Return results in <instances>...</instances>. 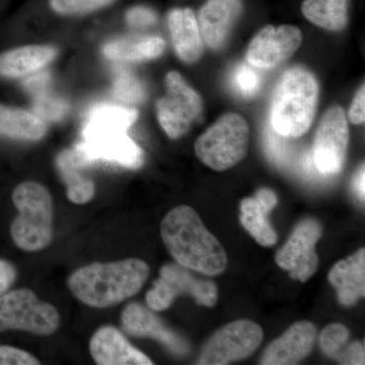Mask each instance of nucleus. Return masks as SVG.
<instances>
[{"label": "nucleus", "instance_id": "nucleus-1", "mask_svg": "<svg viewBox=\"0 0 365 365\" xmlns=\"http://www.w3.org/2000/svg\"><path fill=\"white\" fill-rule=\"evenodd\" d=\"M160 235L168 251L182 267L208 276L218 275L227 268L222 244L190 206L172 209L163 220Z\"/></svg>", "mask_w": 365, "mask_h": 365}, {"label": "nucleus", "instance_id": "nucleus-2", "mask_svg": "<svg viewBox=\"0 0 365 365\" xmlns=\"http://www.w3.org/2000/svg\"><path fill=\"white\" fill-rule=\"evenodd\" d=\"M148 276L150 267L140 259L95 262L73 271L67 279V287L83 304L105 309L138 294Z\"/></svg>", "mask_w": 365, "mask_h": 365}, {"label": "nucleus", "instance_id": "nucleus-3", "mask_svg": "<svg viewBox=\"0 0 365 365\" xmlns=\"http://www.w3.org/2000/svg\"><path fill=\"white\" fill-rule=\"evenodd\" d=\"M319 85L314 74L302 67L287 69L281 76L272 98L270 124L281 135H304L316 114Z\"/></svg>", "mask_w": 365, "mask_h": 365}, {"label": "nucleus", "instance_id": "nucleus-4", "mask_svg": "<svg viewBox=\"0 0 365 365\" xmlns=\"http://www.w3.org/2000/svg\"><path fill=\"white\" fill-rule=\"evenodd\" d=\"M16 215L9 225V235L16 248L37 252L53 239L54 206L51 194L40 182L26 181L11 193Z\"/></svg>", "mask_w": 365, "mask_h": 365}, {"label": "nucleus", "instance_id": "nucleus-5", "mask_svg": "<svg viewBox=\"0 0 365 365\" xmlns=\"http://www.w3.org/2000/svg\"><path fill=\"white\" fill-rule=\"evenodd\" d=\"M249 138L246 120L241 115L228 113L197 139L196 157L218 172L230 169L246 158Z\"/></svg>", "mask_w": 365, "mask_h": 365}, {"label": "nucleus", "instance_id": "nucleus-6", "mask_svg": "<svg viewBox=\"0 0 365 365\" xmlns=\"http://www.w3.org/2000/svg\"><path fill=\"white\" fill-rule=\"evenodd\" d=\"M59 326L56 307L38 299L33 290L11 288L0 295V333L16 331L49 336L56 332Z\"/></svg>", "mask_w": 365, "mask_h": 365}, {"label": "nucleus", "instance_id": "nucleus-7", "mask_svg": "<svg viewBox=\"0 0 365 365\" xmlns=\"http://www.w3.org/2000/svg\"><path fill=\"white\" fill-rule=\"evenodd\" d=\"M182 294L193 297L199 306L211 307L217 302L215 282L198 279L179 264H165L160 268V277L146 294V302L153 311L162 312Z\"/></svg>", "mask_w": 365, "mask_h": 365}, {"label": "nucleus", "instance_id": "nucleus-8", "mask_svg": "<svg viewBox=\"0 0 365 365\" xmlns=\"http://www.w3.org/2000/svg\"><path fill=\"white\" fill-rule=\"evenodd\" d=\"M165 97L157 103L158 122L170 138H180L200 116L202 101L177 71L165 76Z\"/></svg>", "mask_w": 365, "mask_h": 365}, {"label": "nucleus", "instance_id": "nucleus-9", "mask_svg": "<svg viewBox=\"0 0 365 365\" xmlns=\"http://www.w3.org/2000/svg\"><path fill=\"white\" fill-rule=\"evenodd\" d=\"M263 340V330L250 319L232 322L215 332L204 346L198 364L225 365L247 359Z\"/></svg>", "mask_w": 365, "mask_h": 365}, {"label": "nucleus", "instance_id": "nucleus-10", "mask_svg": "<svg viewBox=\"0 0 365 365\" xmlns=\"http://www.w3.org/2000/svg\"><path fill=\"white\" fill-rule=\"evenodd\" d=\"M349 141V129L342 108L333 107L322 118L312 155L314 165L321 175L338 174L344 165Z\"/></svg>", "mask_w": 365, "mask_h": 365}, {"label": "nucleus", "instance_id": "nucleus-11", "mask_svg": "<svg viewBox=\"0 0 365 365\" xmlns=\"http://www.w3.org/2000/svg\"><path fill=\"white\" fill-rule=\"evenodd\" d=\"M322 235L318 220L307 218L294 228L287 244L276 255V263L294 279L307 282L316 273L319 257L314 251Z\"/></svg>", "mask_w": 365, "mask_h": 365}, {"label": "nucleus", "instance_id": "nucleus-12", "mask_svg": "<svg viewBox=\"0 0 365 365\" xmlns=\"http://www.w3.org/2000/svg\"><path fill=\"white\" fill-rule=\"evenodd\" d=\"M302 41V32L297 26H267L252 40L247 51V61L257 68H274L290 58L299 49Z\"/></svg>", "mask_w": 365, "mask_h": 365}, {"label": "nucleus", "instance_id": "nucleus-13", "mask_svg": "<svg viewBox=\"0 0 365 365\" xmlns=\"http://www.w3.org/2000/svg\"><path fill=\"white\" fill-rule=\"evenodd\" d=\"M121 324L125 332L129 335L153 338L177 356H185L190 351L187 340L165 325L153 309L143 304L132 302L125 307L121 314Z\"/></svg>", "mask_w": 365, "mask_h": 365}, {"label": "nucleus", "instance_id": "nucleus-14", "mask_svg": "<svg viewBox=\"0 0 365 365\" xmlns=\"http://www.w3.org/2000/svg\"><path fill=\"white\" fill-rule=\"evenodd\" d=\"M88 162H106L127 169H139L143 165V151L126 133L86 139L76 145Z\"/></svg>", "mask_w": 365, "mask_h": 365}, {"label": "nucleus", "instance_id": "nucleus-15", "mask_svg": "<svg viewBox=\"0 0 365 365\" xmlns=\"http://www.w3.org/2000/svg\"><path fill=\"white\" fill-rule=\"evenodd\" d=\"M91 357L98 365H151L150 357L139 351L112 326H103L91 336Z\"/></svg>", "mask_w": 365, "mask_h": 365}, {"label": "nucleus", "instance_id": "nucleus-16", "mask_svg": "<svg viewBox=\"0 0 365 365\" xmlns=\"http://www.w3.org/2000/svg\"><path fill=\"white\" fill-rule=\"evenodd\" d=\"M317 329L309 322H297L268 346L261 359L264 365L297 364L313 349Z\"/></svg>", "mask_w": 365, "mask_h": 365}, {"label": "nucleus", "instance_id": "nucleus-17", "mask_svg": "<svg viewBox=\"0 0 365 365\" xmlns=\"http://www.w3.org/2000/svg\"><path fill=\"white\" fill-rule=\"evenodd\" d=\"M242 9L241 0H207L197 20L204 43L212 49L222 47Z\"/></svg>", "mask_w": 365, "mask_h": 365}, {"label": "nucleus", "instance_id": "nucleus-18", "mask_svg": "<svg viewBox=\"0 0 365 365\" xmlns=\"http://www.w3.org/2000/svg\"><path fill=\"white\" fill-rule=\"evenodd\" d=\"M278 198L272 190L263 188L256 195L241 202V222L261 246H274L277 234L271 227L268 215L277 205Z\"/></svg>", "mask_w": 365, "mask_h": 365}, {"label": "nucleus", "instance_id": "nucleus-19", "mask_svg": "<svg viewBox=\"0 0 365 365\" xmlns=\"http://www.w3.org/2000/svg\"><path fill=\"white\" fill-rule=\"evenodd\" d=\"M91 165L76 146L62 151L57 157V170L66 184L67 197L71 202L81 205L88 203L95 195V182L88 174Z\"/></svg>", "mask_w": 365, "mask_h": 365}, {"label": "nucleus", "instance_id": "nucleus-20", "mask_svg": "<svg viewBox=\"0 0 365 365\" xmlns=\"http://www.w3.org/2000/svg\"><path fill=\"white\" fill-rule=\"evenodd\" d=\"M329 281L337 290L343 306H353L365 294V250L360 249L345 260L334 265Z\"/></svg>", "mask_w": 365, "mask_h": 365}, {"label": "nucleus", "instance_id": "nucleus-21", "mask_svg": "<svg viewBox=\"0 0 365 365\" xmlns=\"http://www.w3.org/2000/svg\"><path fill=\"white\" fill-rule=\"evenodd\" d=\"M173 45L179 58L194 63L203 53L202 38L195 14L190 9H174L168 16Z\"/></svg>", "mask_w": 365, "mask_h": 365}, {"label": "nucleus", "instance_id": "nucleus-22", "mask_svg": "<svg viewBox=\"0 0 365 365\" xmlns=\"http://www.w3.org/2000/svg\"><path fill=\"white\" fill-rule=\"evenodd\" d=\"M52 46L29 45L0 54V78H19L39 71L56 57Z\"/></svg>", "mask_w": 365, "mask_h": 365}, {"label": "nucleus", "instance_id": "nucleus-23", "mask_svg": "<svg viewBox=\"0 0 365 365\" xmlns=\"http://www.w3.org/2000/svg\"><path fill=\"white\" fill-rule=\"evenodd\" d=\"M138 112L132 108L115 105H98L86 117L83 125V140L96 137L126 133L136 121Z\"/></svg>", "mask_w": 365, "mask_h": 365}, {"label": "nucleus", "instance_id": "nucleus-24", "mask_svg": "<svg viewBox=\"0 0 365 365\" xmlns=\"http://www.w3.org/2000/svg\"><path fill=\"white\" fill-rule=\"evenodd\" d=\"M165 48V41L160 37L120 38L106 43L103 54L113 61L141 62L158 58Z\"/></svg>", "mask_w": 365, "mask_h": 365}, {"label": "nucleus", "instance_id": "nucleus-25", "mask_svg": "<svg viewBox=\"0 0 365 365\" xmlns=\"http://www.w3.org/2000/svg\"><path fill=\"white\" fill-rule=\"evenodd\" d=\"M47 133L39 116L26 110L0 105V136L13 140L38 141Z\"/></svg>", "mask_w": 365, "mask_h": 365}, {"label": "nucleus", "instance_id": "nucleus-26", "mask_svg": "<svg viewBox=\"0 0 365 365\" xmlns=\"http://www.w3.org/2000/svg\"><path fill=\"white\" fill-rule=\"evenodd\" d=\"M349 0H304L302 14L314 25L329 31H340L348 21Z\"/></svg>", "mask_w": 365, "mask_h": 365}, {"label": "nucleus", "instance_id": "nucleus-27", "mask_svg": "<svg viewBox=\"0 0 365 365\" xmlns=\"http://www.w3.org/2000/svg\"><path fill=\"white\" fill-rule=\"evenodd\" d=\"M113 93L120 102L140 104L146 98L145 88L140 79L127 69H120L115 76Z\"/></svg>", "mask_w": 365, "mask_h": 365}, {"label": "nucleus", "instance_id": "nucleus-28", "mask_svg": "<svg viewBox=\"0 0 365 365\" xmlns=\"http://www.w3.org/2000/svg\"><path fill=\"white\" fill-rule=\"evenodd\" d=\"M232 83L235 90L242 97L253 98L260 91L261 74L251 64L242 63L235 69Z\"/></svg>", "mask_w": 365, "mask_h": 365}, {"label": "nucleus", "instance_id": "nucleus-29", "mask_svg": "<svg viewBox=\"0 0 365 365\" xmlns=\"http://www.w3.org/2000/svg\"><path fill=\"white\" fill-rule=\"evenodd\" d=\"M44 91L35 95L34 110L37 113L36 115L49 121H59L67 114L68 105L66 101L46 93Z\"/></svg>", "mask_w": 365, "mask_h": 365}, {"label": "nucleus", "instance_id": "nucleus-30", "mask_svg": "<svg viewBox=\"0 0 365 365\" xmlns=\"http://www.w3.org/2000/svg\"><path fill=\"white\" fill-rule=\"evenodd\" d=\"M349 340V331L342 324H331L324 329L319 338L322 350L328 356L336 357Z\"/></svg>", "mask_w": 365, "mask_h": 365}, {"label": "nucleus", "instance_id": "nucleus-31", "mask_svg": "<svg viewBox=\"0 0 365 365\" xmlns=\"http://www.w3.org/2000/svg\"><path fill=\"white\" fill-rule=\"evenodd\" d=\"M265 150L276 165H287L290 160V146L288 137L281 135L268 123L265 130Z\"/></svg>", "mask_w": 365, "mask_h": 365}, {"label": "nucleus", "instance_id": "nucleus-32", "mask_svg": "<svg viewBox=\"0 0 365 365\" xmlns=\"http://www.w3.org/2000/svg\"><path fill=\"white\" fill-rule=\"evenodd\" d=\"M115 0H50L53 11L59 14H81L110 6Z\"/></svg>", "mask_w": 365, "mask_h": 365}, {"label": "nucleus", "instance_id": "nucleus-33", "mask_svg": "<svg viewBox=\"0 0 365 365\" xmlns=\"http://www.w3.org/2000/svg\"><path fill=\"white\" fill-rule=\"evenodd\" d=\"M30 352L11 345L0 344V365H39Z\"/></svg>", "mask_w": 365, "mask_h": 365}, {"label": "nucleus", "instance_id": "nucleus-34", "mask_svg": "<svg viewBox=\"0 0 365 365\" xmlns=\"http://www.w3.org/2000/svg\"><path fill=\"white\" fill-rule=\"evenodd\" d=\"M126 21L132 28H146L157 24L158 14L150 7L134 6L127 11Z\"/></svg>", "mask_w": 365, "mask_h": 365}, {"label": "nucleus", "instance_id": "nucleus-35", "mask_svg": "<svg viewBox=\"0 0 365 365\" xmlns=\"http://www.w3.org/2000/svg\"><path fill=\"white\" fill-rule=\"evenodd\" d=\"M18 279V269L13 262L0 258V295L13 288Z\"/></svg>", "mask_w": 365, "mask_h": 365}, {"label": "nucleus", "instance_id": "nucleus-36", "mask_svg": "<svg viewBox=\"0 0 365 365\" xmlns=\"http://www.w3.org/2000/svg\"><path fill=\"white\" fill-rule=\"evenodd\" d=\"M365 91L364 86L360 88V90L357 91L356 96H355L354 100H353L351 107L349 110V119L352 123L354 124H362L365 120Z\"/></svg>", "mask_w": 365, "mask_h": 365}, {"label": "nucleus", "instance_id": "nucleus-37", "mask_svg": "<svg viewBox=\"0 0 365 365\" xmlns=\"http://www.w3.org/2000/svg\"><path fill=\"white\" fill-rule=\"evenodd\" d=\"M336 359L346 364H364V348L360 343H353L346 351L339 353Z\"/></svg>", "mask_w": 365, "mask_h": 365}, {"label": "nucleus", "instance_id": "nucleus-38", "mask_svg": "<svg viewBox=\"0 0 365 365\" xmlns=\"http://www.w3.org/2000/svg\"><path fill=\"white\" fill-rule=\"evenodd\" d=\"M49 81L50 76L47 73H40L35 76H31L28 81H25V86L26 90L36 95V93L45 91Z\"/></svg>", "mask_w": 365, "mask_h": 365}, {"label": "nucleus", "instance_id": "nucleus-39", "mask_svg": "<svg viewBox=\"0 0 365 365\" xmlns=\"http://www.w3.org/2000/svg\"><path fill=\"white\" fill-rule=\"evenodd\" d=\"M364 177V165H362L359 172H357L354 181H353V188H354L355 193L359 196L360 200L362 201H364L365 197Z\"/></svg>", "mask_w": 365, "mask_h": 365}, {"label": "nucleus", "instance_id": "nucleus-40", "mask_svg": "<svg viewBox=\"0 0 365 365\" xmlns=\"http://www.w3.org/2000/svg\"><path fill=\"white\" fill-rule=\"evenodd\" d=\"M302 172H304V174H306L309 177H313V175L316 174V172H318L316 165H314L313 155H312V150L307 151V153H304V157H302Z\"/></svg>", "mask_w": 365, "mask_h": 365}]
</instances>
